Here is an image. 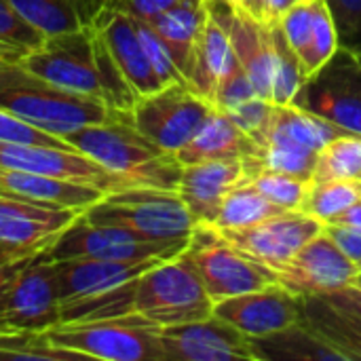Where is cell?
Instances as JSON below:
<instances>
[{
  "label": "cell",
  "mask_w": 361,
  "mask_h": 361,
  "mask_svg": "<svg viewBox=\"0 0 361 361\" xmlns=\"http://www.w3.org/2000/svg\"><path fill=\"white\" fill-rule=\"evenodd\" d=\"M63 140L131 186L178 190L182 165L135 129L131 112L110 110L102 123L85 125Z\"/></svg>",
  "instance_id": "obj_1"
},
{
  "label": "cell",
  "mask_w": 361,
  "mask_h": 361,
  "mask_svg": "<svg viewBox=\"0 0 361 361\" xmlns=\"http://www.w3.org/2000/svg\"><path fill=\"white\" fill-rule=\"evenodd\" d=\"M0 108L61 140L110 114L104 102L66 91L19 59H0Z\"/></svg>",
  "instance_id": "obj_2"
},
{
  "label": "cell",
  "mask_w": 361,
  "mask_h": 361,
  "mask_svg": "<svg viewBox=\"0 0 361 361\" xmlns=\"http://www.w3.org/2000/svg\"><path fill=\"white\" fill-rule=\"evenodd\" d=\"M82 214L93 224L121 228L152 241L190 239L197 226L178 190L157 186H127L106 192Z\"/></svg>",
  "instance_id": "obj_3"
},
{
  "label": "cell",
  "mask_w": 361,
  "mask_h": 361,
  "mask_svg": "<svg viewBox=\"0 0 361 361\" xmlns=\"http://www.w3.org/2000/svg\"><path fill=\"white\" fill-rule=\"evenodd\" d=\"M47 338L80 357L104 361H165L161 328L140 313L108 319L57 324Z\"/></svg>",
  "instance_id": "obj_4"
},
{
  "label": "cell",
  "mask_w": 361,
  "mask_h": 361,
  "mask_svg": "<svg viewBox=\"0 0 361 361\" xmlns=\"http://www.w3.org/2000/svg\"><path fill=\"white\" fill-rule=\"evenodd\" d=\"M133 313H140L159 328H169L212 317L214 300L197 269L182 252L137 277Z\"/></svg>",
  "instance_id": "obj_5"
},
{
  "label": "cell",
  "mask_w": 361,
  "mask_h": 361,
  "mask_svg": "<svg viewBox=\"0 0 361 361\" xmlns=\"http://www.w3.org/2000/svg\"><path fill=\"white\" fill-rule=\"evenodd\" d=\"M343 133H349V129L328 118L292 104H275L262 152L258 159L247 161V165L313 178L319 150Z\"/></svg>",
  "instance_id": "obj_6"
},
{
  "label": "cell",
  "mask_w": 361,
  "mask_h": 361,
  "mask_svg": "<svg viewBox=\"0 0 361 361\" xmlns=\"http://www.w3.org/2000/svg\"><path fill=\"white\" fill-rule=\"evenodd\" d=\"M216 302L275 283L273 273L237 250L214 224H197L184 250Z\"/></svg>",
  "instance_id": "obj_7"
},
{
  "label": "cell",
  "mask_w": 361,
  "mask_h": 361,
  "mask_svg": "<svg viewBox=\"0 0 361 361\" xmlns=\"http://www.w3.org/2000/svg\"><path fill=\"white\" fill-rule=\"evenodd\" d=\"M19 61L66 91L106 104V89L95 55V25L47 36L40 47L25 53Z\"/></svg>",
  "instance_id": "obj_8"
},
{
  "label": "cell",
  "mask_w": 361,
  "mask_h": 361,
  "mask_svg": "<svg viewBox=\"0 0 361 361\" xmlns=\"http://www.w3.org/2000/svg\"><path fill=\"white\" fill-rule=\"evenodd\" d=\"M214 110L216 106L186 82H173L137 97L131 108V121L142 135L176 157Z\"/></svg>",
  "instance_id": "obj_9"
},
{
  "label": "cell",
  "mask_w": 361,
  "mask_h": 361,
  "mask_svg": "<svg viewBox=\"0 0 361 361\" xmlns=\"http://www.w3.org/2000/svg\"><path fill=\"white\" fill-rule=\"evenodd\" d=\"M188 245V239L178 241H152L131 235L121 228L93 224L80 212L78 218L55 239L44 252L53 262L59 260H146L163 258L171 260L180 256Z\"/></svg>",
  "instance_id": "obj_10"
},
{
  "label": "cell",
  "mask_w": 361,
  "mask_h": 361,
  "mask_svg": "<svg viewBox=\"0 0 361 361\" xmlns=\"http://www.w3.org/2000/svg\"><path fill=\"white\" fill-rule=\"evenodd\" d=\"M292 106L361 133V55L338 47L319 70L305 76Z\"/></svg>",
  "instance_id": "obj_11"
},
{
  "label": "cell",
  "mask_w": 361,
  "mask_h": 361,
  "mask_svg": "<svg viewBox=\"0 0 361 361\" xmlns=\"http://www.w3.org/2000/svg\"><path fill=\"white\" fill-rule=\"evenodd\" d=\"M59 324V283L55 262L34 256L0 300V330L47 332Z\"/></svg>",
  "instance_id": "obj_12"
},
{
  "label": "cell",
  "mask_w": 361,
  "mask_h": 361,
  "mask_svg": "<svg viewBox=\"0 0 361 361\" xmlns=\"http://www.w3.org/2000/svg\"><path fill=\"white\" fill-rule=\"evenodd\" d=\"M271 273L277 283L296 296H328L353 286L361 271L336 245V241L322 231L307 241L283 267Z\"/></svg>",
  "instance_id": "obj_13"
},
{
  "label": "cell",
  "mask_w": 361,
  "mask_h": 361,
  "mask_svg": "<svg viewBox=\"0 0 361 361\" xmlns=\"http://www.w3.org/2000/svg\"><path fill=\"white\" fill-rule=\"evenodd\" d=\"M80 209L0 195V252L38 256L78 218Z\"/></svg>",
  "instance_id": "obj_14"
},
{
  "label": "cell",
  "mask_w": 361,
  "mask_h": 361,
  "mask_svg": "<svg viewBox=\"0 0 361 361\" xmlns=\"http://www.w3.org/2000/svg\"><path fill=\"white\" fill-rule=\"evenodd\" d=\"M237 250L269 271L283 267L307 241L324 231V224L300 212L288 209L245 228H218Z\"/></svg>",
  "instance_id": "obj_15"
},
{
  "label": "cell",
  "mask_w": 361,
  "mask_h": 361,
  "mask_svg": "<svg viewBox=\"0 0 361 361\" xmlns=\"http://www.w3.org/2000/svg\"><path fill=\"white\" fill-rule=\"evenodd\" d=\"M0 167L55 176V178H63L70 182L95 186L104 192L131 186L123 178L110 173L108 169L97 165L93 159H89L87 154L74 148L0 142Z\"/></svg>",
  "instance_id": "obj_16"
},
{
  "label": "cell",
  "mask_w": 361,
  "mask_h": 361,
  "mask_svg": "<svg viewBox=\"0 0 361 361\" xmlns=\"http://www.w3.org/2000/svg\"><path fill=\"white\" fill-rule=\"evenodd\" d=\"M161 345L165 361H256L250 336L216 315L161 328Z\"/></svg>",
  "instance_id": "obj_17"
},
{
  "label": "cell",
  "mask_w": 361,
  "mask_h": 361,
  "mask_svg": "<svg viewBox=\"0 0 361 361\" xmlns=\"http://www.w3.org/2000/svg\"><path fill=\"white\" fill-rule=\"evenodd\" d=\"M207 15L214 17L228 34L233 51L245 72L250 74L254 89L260 97L271 102L273 93V36L271 23H262L247 15L233 0H203Z\"/></svg>",
  "instance_id": "obj_18"
},
{
  "label": "cell",
  "mask_w": 361,
  "mask_h": 361,
  "mask_svg": "<svg viewBox=\"0 0 361 361\" xmlns=\"http://www.w3.org/2000/svg\"><path fill=\"white\" fill-rule=\"evenodd\" d=\"M214 315L233 324L245 336L258 338L298 322V296L275 281L260 290L216 302Z\"/></svg>",
  "instance_id": "obj_19"
},
{
  "label": "cell",
  "mask_w": 361,
  "mask_h": 361,
  "mask_svg": "<svg viewBox=\"0 0 361 361\" xmlns=\"http://www.w3.org/2000/svg\"><path fill=\"white\" fill-rule=\"evenodd\" d=\"M245 180L243 159L203 161L182 167L178 195L197 224H214L224 197Z\"/></svg>",
  "instance_id": "obj_20"
},
{
  "label": "cell",
  "mask_w": 361,
  "mask_h": 361,
  "mask_svg": "<svg viewBox=\"0 0 361 361\" xmlns=\"http://www.w3.org/2000/svg\"><path fill=\"white\" fill-rule=\"evenodd\" d=\"M165 262L163 258L146 260H59L55 262L59 302L102 294L116 290L137 277H142L152 267Z\"/></svg>",
  "instance_id": "obj_21"
},
{
  "label": "cell",
  "mask_w": 361,
  "mask_h": 361,
  "mask_svg": "<svg viewBox=\"0 0 361 361\" xmlns=\"http://www.w3.org/2000/svg\"><path fill=\"white\" fill-rule=\"evenodd\" d=\"M93 25L102 34L114 61L118 63L121 72L125 74V78L137 93V97L154 93L161 87H165L150 63L144 51V44L140 40L135 21L129 15L121 11L104 8Z\"/></svg>",
  "instance_id": "obj_22"
},
{
  "label": "cell",
  "mask_w": 361,
  "mask_h": 361,
  "mask_svg": "<svg viewBox=\"0 0 361 361\" xmlns=\"http://www.w3.org/2000/svg\"><path fill=\"white\" fill-rule=\"evenodd\" d=\"M262 148L222 110H214L212 116L199 127L186 146L176 152L178 163L192 165L203 161H224V159H258Z\"/></svg>",
  "instance_id": "obj_23"
},
{
  "label": "cell",
  "mask_w": 361,
  "mask_h": 361,
  "mask_svg": "<svg viewBox=\"0 0 361 361\" xmlns=\"http://www.w3.org/2000/svg\"><path fill=\"white\" fill-rule=\"evenodd\" d=\"M0 195H11L38 203H51V205L85 212L89 205L99 201L106 192L89 184L70 182L55 176L0 167Z\"/></svg>",
  "instance_id": "obj_24"
},
{
  "label": "cell",
  "mask_w": 361,
  "mask_h": 361,
  "mask_svg": "<svg viewBox=\"0 0 361 361\" xmlns=\"http://www.w3.org/2000/svg\"><path fill=\"white\" fill-rule=\"evenodd\" d=\"M298 322L341 351L347 361H361V317L332 305L326 296H298Z\"/></svg>",
  "instance_id": "obj_25"
},
{
  "label": "cell",
  "mask_w": 361,
  "mask_h": 361,
  "mask_svg": "<svg viewBox=\"0 0 361 361\" xmlns=\"http://www.w3.org/2000/svg\"><path fill=\"white\" fill-rule=\"evenodd\" d=\"M205 19H207V8L203 0H180L171 8L163 11L159 17H154L152 21H148L157 30L165 47L169 49L186 82L195 63V53Z\"/></svg>",
  "instance_id": "obj_26"
},
{
  "label": "cell",
  "mask_w": 361,
  "mask_h": 361,
  "mask_svg": "<svg viewBox=\"0 0 361 361\" xmlns=\"http://www.w3.org/2000/svg\"><path fill=\"white\" fill-rule=\"evenodd\" d=\"M44 36L93 25L108 0H8Z\"/></svg>",
  "instance_id": "obj_27"
},
{
  "label": "cell",
  "mask_w": 361,
  "mask_h": 361,
  "mask_svg": "<svg viewBox=\"0 0 361 361\" xmlns=\"http://www.w3.org/2000/svg\"><path fill=\"white\" fill-rule=\"evenodd\" d=\"M250 341L256 361H347L300 322Z\"/></svg>",
  "instance_id": "obj_28"
},
{
  "label": "cell",
  "mask_w": 361,
  "mask_h": 361,
  "mask_svg": "<svg viewBox=\"0 0 361 361\" xmlns=\"http://www.w3.org/2000/svg\"><path fill=\"white\" fill-rule=\"evenodd\" d=\"M235 57L237 55L233 51L226 30L214 17L207 15L199 44H197L195 63H192V70L188 76V87L214 104L216 87H218L220 78L228 72Z\"/></svg>",
  "instance_id": "obj_29"
},
{
  "label": "cell",
  "mask_w": 361,
  "mask_h": 361,
  "mask_svg": "<svg viewBox=\"0 0 361 361\" xmlns=\"http://www.w3.org/2000/svg\"><path fill=\"white\" fill-rule=\"evenodd\" d=\"M281 212H288V209H281L279 205L269 201L252 182L243 180L224 197L214 226L216 228H245L271 216H277Z\"/></svg>",
  "instance_id": "obj_30"
},
{
  "label": "cell",
  "mask_w": 361,
  "mask_h": 361,
  "mask_svg": "<svg viewBox=\"0 0 361 361\" xmlns=\"http://www.w3.org/2000/svg\"><path fill=\"white\" fill-rule=\"evenodd\" d=\"M361 133L349 131L330 140L317 154L313 180H360Z\"/></svg>",
  "instance_id": "obj_31"
},
{
  "label": "cell",
  "mask_w": 361,
  "mask_h": 361,
  "mask_svg": "<svg viewBox=\"0 0 361 361\" xmlns=\"http://www.w3.org/2000/svg\"><path fill=\"white\" fill-rule=\"evenodd\" d=\"M245 180L252 182L269 201H273L281 209H300L313 186V178H300L286 171H275L247 163H245Z\"/></svg>",
  "instance_id": "obj_32"
},
{
  "label": "cell",
  "mask_w": 361,
  "mask_h": 361,
  "mask_svg": "<svg viewBox=\"0 0 361 361\" xmlns=\"http://www.w3.org/2000/svg\"><path fill=\"white\" fill-rule=\"evenodd\" d=\"M271 36H273V93L271 102L286 106L292 104L296 97L302 80L305 70L300 63V57L288 42L279 21L271 23Z\"/></svg>",
  "instance_id": "obj_33"
},
{
  "label": "cell",
  "mask_w": 361,
  "mask_h": 361,
  "mask_svg": "<svg viewBox=\"0 0 361 361\" xmlns=\"http://www.w3.org/2000/svg\"><path fill=\"white\" fill-rule=\"evenodd\" d=\"M357 201H361L360 180H324V182L313 180V186L300 212L317 218L322 224H328Z\"/></svg>",
  "instance_id": "obj_34"
},
{
  "label": "cell",
  "mask_w": 361,
  "mask_h": 361,
  "mask_svg": "<svg viewBox=\"0 0 361 361\" xmlns=\"http://www.w3.org/2000/svg\"><path fill=\"white\" fill-rule=\"evenodd\" d=\"M0 360L70 361L80 360V355L55 347L44 332L0 330Z\"/></svg>",
  "instance_id": "obj_35"
},
{
  "label": "cell",
  "mask_w": 361,
  "mask_h": 361,
  "mask_svg": "<svg viewBox=\"0 0 361 361\" xmlns=\"http://www.w3.org/2000/svg\"><path fill=\"white\" fill-rule=\"evenodd\" d=\"M44 38L47 36L23 19L8 0H0V47L11 59H21L25 53L40 47Z\"/></svg>",
  "instance_id": "obj_36"
},
{
  "label": "cell",
  "mask_w": 361,
  "mask_h": 361,
  "mask_svg": "<svg viewBox=\"0 0 361 361\" xmlns=\"http://www.w3.org/2000/svg\"><path fill=\"white\" fill-rule=\"evenodd\" d=\"M338 32L332 17V11L328 6V0H315V15H313V32H311V44L307 51V57L302 59L305 76L319 70L336 51H338Z\"/></svg>",
  "instance_id": "obj_37"
},
{
  "label": "cell",
  "mask_w": 361,
  "mask_h": 361,
  "mask_svg": "<svg viewBox=\"0 0 361 361\" xmlns=\"http://www.w3.org/2000/svg\"><path fill=\"white\" fill-rule=\"evenodd\" d=\"M133 19V17H131ZM135 21V27H137V34H140V40L144 44V51L157 72V76L161 78L163 85H173V82H186L184 74L180 72V68L176 66L169 49L165 47V42L161 40V36L157 34V30L148 23V21H140V19H133ZM188 85V82H186Z\"/></svg>",
  "instance_id": "obj_38"
},
{
  "label": "cell",
  "mask_w": 361,
  "mask_h": 361,
  "mask_svg": "<svg viewBox=\"0 0 361 361\" xmlns=\"http://www.w3.org/2000/svg\"><path fill=\"white\" fill-rule=\"evenodd\" d=\"M313 15H315V0H307V2L292 4L279 17V25H281L288 42L292 44V49L300 57V63L307 57V51H309V44H311Z\"/></svg>",
  "instance_id": "obj_39"
},
{
  "label": "cell",
  "mask_w": 361,
  "mask_h": 361,
  "mask_svg": "<svg viewBox=\"0 0 361 361\" xmlns=\"http://www.w3.org/2000/svg\"><path fill=\"white\" fill-rule=\"evenodd\" d=\"M273 108H275L273 102L256 95V97L235 106L226 114L262 148L264 142H267V135H269V127H271V118H273Z\"/></svg>",
  "instance_id": "obj_40"
},
{
  "label": "cell",
  "mask_w": 361,
  "mask_h": 361,
  "mask_svg": "<svg viewBox=\"0 0 361 361\" xmlns=\"http://www.w3.org/2000/svg\"><path fill=\"white\" fill-rule=\"evenodd\" d=\"M256 89L254 82L250 78V74L245 72V68L241 66V61L235 57V61L231 63L228 72L220 78L218 87H216V95H214V106L222 112L233 110L235 106L256 97ZM260 97V95H258Z\"/></svg>",
  "instance_id": "obj_41"
},
{
  "label": "cell",
  "mask_w": 361,
  "mask_h": 361,
  "mask_svg": "<svg viewBox=\"0 0 361 361\" xmlns=\"http://www.w3.org/2000/svg\"><path fill=\"white\" fill-rule=\"evenodd\" d=\"M341 47L361 55V0H328Z\"/></svg>",
  "instance_id": "obj_42"
},
{
  "label": "cell",
  "mask_w": 361,
  "mask_h": 361,
  "mask_svg": "<svg viewBox=\"0 0 361 361\" xmlns=\"http://www.w3.org/2000/svg\"><path fill=\"white\" fill-rule=\"evenodd\" d=\"M0 142H21V144H38V146H57L72 148L66 140L55 137L17 116L0 108Z\"/></svg>",
  "instance_id": "obj_43"
},
{
  "label": "cell",
  "mask_w": 361,
  "mask_h": 361,
  "mask_svg": "<svg viewBox=\"0 0 361 361\" xmlns=\"http://www.w3.org/2000/svg\"><path fill=\"white\" fill-rule=\"evenodd\" d=\"M178 2L180 0H108L106 8L121 11L140 21H152L154 17H159L163 11L171 8Z\"/></svg>",
  "instance_id": "obj_44"
},
{
  "label": "cell",
  "mask_w": 361,
  "mask_h": 361,
  "mask_svg": "<svg viewBox=\"0 0 361 361\" xmlns=\"http://www.w3.org/2000/svg\"><path fill=\"white\" fill-rule=\"evenodd\" d=\"M324 231L336 241V245L360 267L361 271V231L341 224H324Z\"/></svg>",
  "instance_id": "obj_45"
},
{
  "label": "cell",
  "mask_w": 361,
  "mask_h": 361,
  "mask_svg": "<svg viewBox=\"0 0 361 361\" xmlns=\"http://www.w3.org/2000/svg\"><path fill=\"white\" fill-rule=\"evenodd\" d=\"M32 258L34 256L19 258V256H11V254H0V300Z\"/></svg>",
  "instance_id": "obj_46"
},
{
  "label": "cell",
  "mask_w": 361,
  "mask_h": 361,
  "mask_svg": "<svg viewBox=\"0 0 361 361\" xmlns=\"http://www.w3.org/2000/svg\"><path fill=\"white\" fill-rule=\"evenodd\" d=\"M332 305H336V307H341V309H347V311H351V313H355V315H360L361 317V288L360 286H347V288H343V290H338V292H332V294H328L326 296Z\"/></svg>",
  "instance_id": "obj_47"
},
{
  "label": "cell",
  "mask_w": 361,
  "mask_h": 361,
  "mask_svg": "<svg viewBox=\"0 0 361 361\" xmlns=\"http://www.w3.org/2000/svg\"><path fill=\"white\" fill-rule=\"evenodd\" d=\"M233 2H237L254 19H258L262 23H273L271 13H269V0H233Z\"/></svg>",
  "instance_id": "obj_48"
},
{
  "label": "cell",
  "mask_w": 361,
  "mask_h": 361,
  "mask_svg": "<svg viewBox=\"0 0 361 361\" xmlns=\"http://www.w3.org/2000/svg\"><path fill=\"white\" fill-rule=\"evenodd\" d=\"M328 224H341V226H351V228H360L361 231V201H357L355 205H351L349 209H345L343 214H338Z\"/></svg>",
  "instance_id": "obj_49"
},
{
  "label": "cell",
  "mask_w": 361,
  "mask_h": 361,
  "mask_svg": "<svg viewBox=\"0 0 361 361\" xmlns=\"http://www.w3.org/2000/svg\"><path fill=\"white\" fill-rule=\"evenodd\" d=\"M296 2H307V0H269V13H271V21H279V17Z\"/></svg>",
  "instance_id": "obj_50"
},
{
  "label": "cell",
  "mask_w": 361,
  "mask_h": 361,
  "mask_svg": "<svg viewBox=\"0 0 361 361\" xmlns=\"http://www.w3.org/2000/svg\"><path fill=\"white\" fill-rule=\"evenodd\" d=\"M0 59H11V57H8V53H6L2 47H0Z\"/></svg>",
  "instance_id": "obj_51"
},
{
  "label": "cell",
  "mask_w": 361,
  "mask_h": 361,
  "mask_svg": "<svg viewBox=\"0 0 361 361\" xmlns=\"http://www.w3.org/2000/svg\"><path fill=\"white\" fill-rule=\"evenodd\" d=\"M355 286H360V288H361V273L357 275V281H355Z\"/></svg>",
  "instance_id": "obj_52"
},
{
  "label": "cell",
  "mask_w": 361,
  "mask_h": 361,
  "mask_svg": "<svg viewBox=\"0 0 361 361\" xmlns=\"http://www.w3.org/2000/svg\"><path fill=\"white\" fill-rule=\"evenodd\" d=\"M0 254H4V252H0Z\"/></svg>",
  "instance_id": "obj_53"
},
{
  "label": "cell",
  "mask_w": 361,
  "mask_h": 361,
  "mask_svg": "<svg viewBox=\"0 0 361 361\" xmlns=\"http://www.w3.org/2000/svg\"><path fill=\"white\" fill-rule=\"evenodd\" d=\"M360 182H361V178H360Z\"/></svg>",
  "instance_id": "obj_54"
}]
</instances>
